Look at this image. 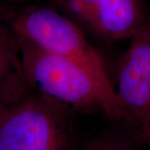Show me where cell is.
Wrapping results in <instances>:
<instances>
[{
    "label": "cell",
    "mask_w": 150,
    "mask_h": 150,
    "mask_svg": "<svg viewBox=\"0 0 150 150\" xmlns=\"http://www.w3.org/2000/svg\"><path fill=\"white\" fill-rule=\"evenodd\" d=\"M28 88L88 113H102L112 120H125L117 94L108 92L74 60L45 53L18 42Z\"/></svg>",
    "instance_id": "obj_1"
},
{
    "label": "cell",
    "mask_w": 150,
    "mask_h": 150,
    "mask_svg": "<svg viewBox=\"0 0 150 150\" xmlns=\"http://www.w3.org/2000/svg\"><path fill=\"white\" fill-rule=\"evenodd\" d=\"M72 109L28 88L0 106V150H73Z\"/></svg>",
    "instance_id": "obj_2"
},
{
    "label": "cell",
    "mask_w": 150,
    "mask_h": 150,
    "mask_svg": "<svg viewBox=\"0 0 150 150\" xmlns=\"http://www.w3.org/2000/svg\"><path fill=\"white\" fill-rule=\"evenodd\" d=\"M18 42L48 54L74 60L85 68L108 91H116L102 59L81 28L68 17L46 7L0 12Z\"/></svg>",
    "instance_id": "obj_3"
},
{
    "label": "cell",
    "mask_w": 150,
    "mask_h": 150,
    "mask_svg": "<svg viewBox=\"0 0 150 150\" xmlns=\"http://www.w3.org/2000/svg\"><path fill=\"white\" fill-rule=\"evenodd\" d=\"M121 58L115 89L125 120L140 124L150 112V23L145 22L130 38Z\"/></svg>",
    "instance_id": "obj_4"
},
{
    "label": "cell",
    "mask_w": 150,
    "mask_h": 150,
    "mask_svg": "<svg viewBox=\"0 0 150 150\" xmlns=\"http://www.w3.org/2000/svg\"><path fill=\"white\" fill-rule=\"evenodd\" d=\"M56 3L107 41L130 38L147 21L144 0H57Z\"/></svg>",
    "instance_id": "obj_5"
},
{
    "label": "cell",
    "mask_w": 150,
    "mask_h": 150,
    "mask_svg": "<svg viewBox=\"0 0 150 150\" xmlns=\"http://www.w3.org/2000/svg\"><path fill=\"white\" fill-rule=\"evenodd\" d=\"M27 90L18 40L0 15V105L16 101Z\"/></svg>",
    "instance_id": "obj_6"
},
{
    "label": "cell",
    "mask_w": 150,
    "mask_h": 150,
    "mask_svg": "<svg viewBox=\"0 0 150 150\" xmlns=\"http://www.w3.org/2000/svg\"><path fill=\"white\" fill-rule=\"evenodd\" d=\"M83 150H139L128 141L113 138L93 140Z\"/></svg>",
    "instance_id": "obj_7"
},
{
    "label": "cell",
    "mask_w": 150,
    "mask_h": 150,
    "mask_svg": "<svg viewBox=\"0 0 150 150\" xmlns=\"http://www.w3.org/2000/svg\"><path fill=\"white\" fill-rule=\"evenodd\" d=\"M142 139L150 150V112L140 124Z\"/></svg>",
    "instance_id": "obj_8"
},
{
    "label": "cell",
    "mask_w": 150,
    "mask_h": 150,
    "mask_svg": "<svg viewBox=\"0 0 150 150\" xmlns=\"http://www.w3.org/2000/svg\"><path fill=\"white\" fill-rule=\"evenodd\" d=\"M54 2H56V1H57V0H54Z\"/></svg>",
    "instance_id": "obj_9"
},
{
    "label": "cell",
    "mask_w": 150,
    "mask_h": 150,
    "mask_svg": "<svg viewBox=\"0 0 150 150\" xmlns=\"http://www.w3.org/2000/svg\"><path fill=\"white\" fill-rule=\"evenodd\" d=\"M0 106H2V105H0Z\"/></svg>",
    "instance_id": "obj_10"
}]
</instances>
